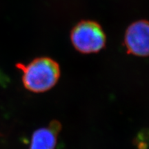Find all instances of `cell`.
Returning <instances> with one entry per match:
<instances>
[{
	"label": "cell",
	"mask_w": 149,
	"mask_h": 149,
	"mask_svg": "<svg viewBox=\"0 0 149 149\" xmlns=\"http://www.w3.org/2000/svg\"><path fill=\"white\" fill-rule=\"evenodd\" d=\"M16 67L22 72L24 86L34 93H42L51 90L60 77L59 65L51 57H37L28 64L17 63Z\"/></svg>",
	"instance_id": "1"
},
{
	"label": "cell",
	"mask_w": 149,
	"mask_h": 149,
	"mask_svg": "<svg viewBox=\"0 0 149 149\" xmlns=\"http://www.w3.org/2000/svg\"><path fill=\"white\" fill-rule=\"evenodd\" d=\"M74 49L82 54L96 53L104 48L107 37L97 22L83 20L72 28L70 35Z\"/></svg>",
	"instance_id": "2"
},
{
	"label": "cell",
	"mask_w": 149,
	"mask_h": 149,
	"mask_svg": "<svg viewBox=\"0 0 149 149\" xmlns=\"http://www.w3.org/2000/svg\"><path fill=\"white\" fill-rule=\"evenodd\" d=\"M126 51L137 57L149 56V21L133 22L127 28L124 37Z\"/></svg>",
	"instance_id": "3"
},
{
	"label": "cell",
	"mask_w": 149,
	"mask_h": 149,
	"mask_svg": "<svg viewBox=\"0 0 149 149\" xmlns=\"http://www.w3.org/2000/svg\"><path fill=\"white\" fill-rule=\"evenodd\" d=\"M61 130V124L57 120L37 129L31 137L29 149H55Z\"/></svg>",
	"instance_id": "4"
},
{
	"label": "cell",
	"mask_w": 149,
	"mask_h": 149,
	"mask_svg": "<svg viewBox=\"0 0 149 149\" xmlns=\"http://www.w3.org/2000/svg\"><path fill=\"white\" fill-rule=\"evenodd\" d=\"M3 80H5V77L4 75H3V74H1V72H0V84L3 82Z\"/></svg>",
	"instance_id": "5"
}]
</instances>
